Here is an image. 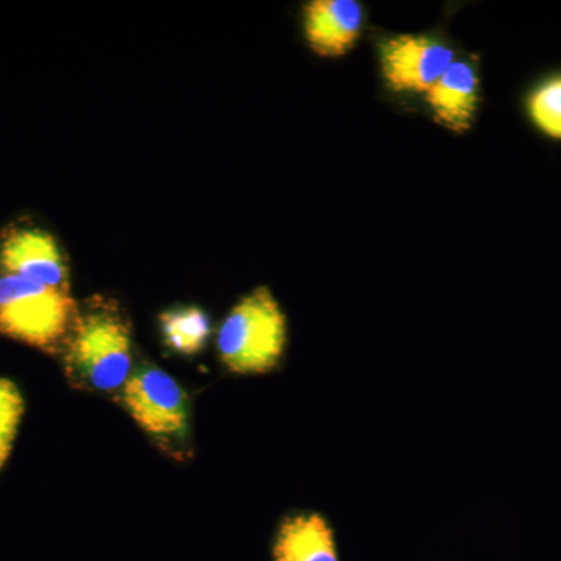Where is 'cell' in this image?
I'll list each match as a JSON object with an SVG mask.
<instances>
[{
  "label": "cell",
  "mask_w": 561,
  "mask_h": 561,
  "mask_svg": "<svg viewBox=\"0 0 561 561\" xmlns=\"http://www.w3.org/2000/svg\"><path fill=\"white\" fill-rule=\"evenodd\" d=\"M61 356L66 376L76 389L121 394L135 371L131 324L124 309L105 297H92L80 306Z\"/></svg>",
  "instance_id": "obj_1"
},
{
  "label": "cell",
  "mask_w": 561,
  "mask_h": 561,
  "mask_svg": "<svg viewBox=\"0 0 561 561\" xmlns=\"http://www.w3.org/2000/svg\"><path fill=\"white\" fill-rule=\"evenodd\" d=\"M287 320L268 287H256L225 317L217 332L221 364L236 375H265L279 367Z\"/></svg>",
  "instance_id": "obj_2"
},
{
  "label": "cell",
  "mask_w": 561,
  "mask_h": 561,
  "mask_svg": "<svg viewBox=\"0 0 561 561\" xmlns=\"http://www.w3.org/2000/svg\"><path fill=\"white\" fill-rule=\"evenodd\" d=\"M79 308L72 295L0 272V334L50 354L65 353Z\"/></svg>",
  "instance_id": "obj_3"
},
{
  "label": "cell",
  "mask_w": 561,
  "mask_h": 561,
  "mask_svg": "<svg viewBox=\"0 0 561 561\" xmlns=\"http://www.w3.org/2000/svg\"><path fill=\"white\" fill-rule=\"evenodd\" d=\"M119 397L125 411L162 451L175 460L191 459L190 400L169 373L146 365L133 371Z\"/></svg>",
  "instance_id": "obj_4"
},
{
  "label": "cell",
  "mask_w": 561,
  "mask_h": 561,
  "mask_svg": "<svg viewBox=\"0 0 561 561\" xmlns=\"http://www.w3.org/2000/svg\"><path fill=\"white\" fill-rule=\"evenodd\" d=\"M379 60L390 90L424 95L456 57L451 47L431 36L397 35L383 41Z\"/></svg>",
  "instance_id": "obj_5"
},
{
  "label": "cell",
  "mask_w": 561,
  "mask_h": 561,
  "mask_svg": "<svg viewBox=\"0 0 561 561\" xmlns=\"http://www.w3.org/2000/svg\"><path fill=\"white\" fill-rule=\"evenodd\" d=\"M0 272L70 294L69 265L49 231L10 227L0 234Z\"/></svg>",
  "instance_id": "obj_6"
},
{
  "label": "cell",
  "mask_w": 561,
  "mask_h": 561,
  "mask_svg": "<svg viewBox=\"0 0 561 561\" xmlns=\"http://www.w3.org/2000/svg\"><path fill=\"white\" fill-rule=\"evenodd\" d=\"M309 47L320 57H342L364 27V7L356 0H312L302 10Z\"/></svg>",
  "instance_id": "obj_7"
},
{
  "label": "cell",
  "mask_w": 561,
  "mask_h": 561,
  "mask_svg": "<svg viewBox=\"0 0 561 561\" xmlns=\"http://www.w3.org/2000/svg\"><path fill=\"white\" fill-rule=\"evenodd\" d=\"M424 101L443 127L454 133L470 130L479 105L478 70L468 61L454 60Z\"/></svg>",
  "instance_id": "obj_8"
},
{
  "label": "cell",
  "mask_w": 561,
  "mask_h": 561,
  "mask_svg": "<svg viewBox=\"0 0 561 561\" xmlns=\"http://www.w3.org/2000/svg\"><path fill=\"white\" fill-rule=\"evenodd\" d=\"M273 561H341L334 530L323 515L300 512L279 523L272 545Z\"/></svg>",
  "instance_id": "obj_9"
},
{
  "label": "cell",
  "mask_w": 561,
  "mask_h": 561,
  "mask_svg": "<svg viewBox=\"0 0 561 561\" xmlns=\"http://www.w3.org/2000/svg\"><path fill=\"white\" fill-rule=\"evenodd\" d=\"M162 339L165 345L181 356L201 353L210 337L208 313L198 306H176L160 316Z\"/></svg>",
  "instance_id": "obj_10"
},
{
  "label": "cell",
  "mask_w": 561,
  "mask_h": 561,
  "mask_svg": "<svg viewBox=\"0 0 561 561\" xmlns=\"http://www.w3.org/2000/svg\"><path fill=\"white\" fill-rule=\"evenodd\" d=\"M523 108L535 131L561 142V70L535 81L524 95Z\"/></svg>",
  "instance_id": "obj_11"
},
{
  "label": "cell",
  "mask_w": 561,
  "mask_h": 561,
  "mask_svg": "<svg viewBox=\"0 0 561 561\" xmlns=\"http://www.w3.org/2000/svg\"><path fill=\"white\" fill-rule=\"evenodd\" d=\"M22 413L24 400L21 391L9 379H0V470L9 460Z\"/></svg>",
  "instance_id": "obj_12"
}]
</instances>
